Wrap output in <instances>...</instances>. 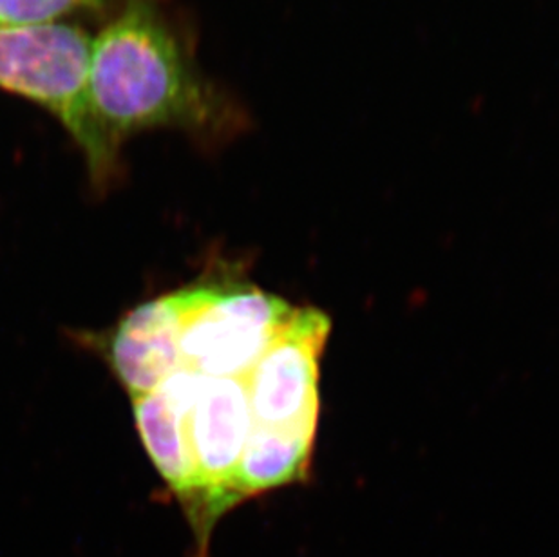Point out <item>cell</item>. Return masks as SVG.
Wrapping results in <instances>:
<instances>
[{
  "label": "cell",
  "instance_id": "1",
  "mask_svg": "<svg viewBox=\"0 0 559 557\" xmlns=\"http://www.w3.org/2000/svg\"><path fill=\"white\" fill-rule=\"evenodd\" d=\"M90 111L115 167L123 143L140 132L228 134L243 121L148 0H129L93 40Z\"/></svg>",
  "mask_w": 559,
  "mask_h": 557
},
{
  "label": "cell",
  "instance_id": "2",
  "mask_svg": "<svg viewBox=\"0 0 559 557\" xmlns=\"http://www.w3.org/2000/svg\"><path fill=\"white\" fill-rule=\"evenodd\" d=\"M95 37L71 22L0 24V90L43 107L62 123L85 156L96 183L111 178L90 111Z\"/></svg>",
  "mask_w": 559,
  "mask_h": 557
},
{
  "label": "cell",
  "instance_id": "3",
  "mask_svg": "<svg viewBox=\"0 0 559 557\" xmlns=\"http://www.w3.org/2000/svg\"><path fill=\"white\" fill-rule=\"evenodd\" d=\"M178 294L181 369L205 379H245L294 311L247 281L211 278Z\"/></svg>",
  "mask_w": 559,
  "mask_h": 557
},
{
  "label": "cell",
  "instance_id": "4",
  "mask_svg": "<svg viewBox=\"0 0 559 557\" xmlns=\"http://www.w3.org/2000/svg\"><path fill=\"white\" fill-rule=\"evenodd\" d=\"M252 431L245 379L201 380L189 413V442L195 471V500L187 512L198 557H206L217 521L238 507L236 478Z\"/></svg>",
  "mask_w": 559,
  "mask_h": 557
},
{
  "label": "cell",
  "instance_id": "5",
  "mask_svg": "<svg viewBox=\"0 0 559 557\" xmlns=\"http://www.w3.org/2000/svg\"><path fill=\"white\" fill-rule=\"evenodd\" d=\"M330 330V319L322 311L294 308L245 377L252 424L297 427L319 422V363Z\"/></svg>",
  "mask_w": 559,
  "mask_h": 557
},
{
  "label": "cell",
  "instance_id": "6",
  "mask_svg": "<svg viewBox=\"0 0 559 557\" xmlns=\"http://www.w3.org/2000/svg\"><path fill=\"white\" fill-rule=\"evenodd\" d=\"M180 294L136 306L107 333L104 355L131 399L153 393L181 369Z\"/></svg>",
  "mask_w": 559,
  "mask_h": 557
},
{
  "label": "cell",
  "instance_id": "7",
  "mask_svg": "<svg viewBox=\"0 0 559 557\" xmlns=\"http://www.w3.org/2000/svg\"><path fill=\"white\" fill-rule=\"evenodd\" d=\"M203 377L178 369L153 393L132 399L136 429L143 446L169 485L176 500L189 512L195 500V471L189 442V413Z\"/></svg>",
  "mask_w": 559,
  "mask_h": 557
},
{
  "label": "cell",
  "instance_id": "8",
  "mask_svg": "<svg viewBox=\"0 0 559 557\" xmlns=\"http://www.w3.org/2000/svg\"><path fill=\"white\" fill-rule=\"evenodd\" d=\"M317 424L266 427L252 424L236 478V500L305 482L310 474Z\"/></svg>",
  "mask_w": 559,
  "mask_h": 557
},
{
  "label": "cell",
  "instance_id": "9",
  "mask_svg": "<svg viewBox=\"0 0 559 557\" xmlns=\"http://www.w3.org/2000/svg\"><path fill=\"white\" fill-rule=\"evenodd\" d=\"M111 0H0V24L59 22L76 13H98Z\"/></svg>",
  "mask_w": 559,
  "mask_h": 557
}]
</instances>
